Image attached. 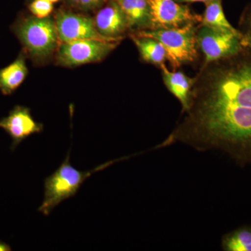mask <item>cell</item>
<instances>
[{
	"label": "cell",
	"instance_id": "cell-1",
	"mask_svg": "<svg viewBox=\"0 0 251 251\" xmlns=\"http://www.w3.org/2000/svg\"><path fill=\"white\" fill-rule=\"evenodd\" d=\"M174 138L251 163V46L201 67Z\"/></svg>",
	"mask_w": 251,
	"mask_h": 251
},
{
	"label": "cell",
	"instance_id": "cell-12",
	"mask_svg": "<svg viewBox=\"0 0 251 251\" xmlns=\"http://www.w3.org/2000/svg\"><path fill=\"white\" fill-rule=\"evenodd\" d=\"M28 74L25 58L22 53L7 67L0 69V91L11 95L22 85Z\"/></svg>",
	"mask_w": 251,
	"mask_h": 251
},
{
	"label": "cell",
	"instance_id": "cell-9",
	"mask_svg": "<svg viewBox=\"0 0 251 251\" xmlns=\"http://www.w3.org/2000/svg\"><path fill=\"white\" fill-rule=\"evenodd\" d=\"M0 128L11 137V150L30 137L40 133L44 130L43 124L36 122L31 115L30 109L22 105H16L9 115L0 120Z\"/></svg>",
	"mask_w": 251,
	"mask_h": 251
},
{
	"label": "cell",
	"instance_id": "cell-20",
	"mask_svg": "<svg viewBox=\"0 0 251 251\" xmlns=\"http://www.w3.org/2000/svg\"><path fill=\"white\" fill-rule=\"evenodd\" d=\"M178 3H195V2H202L206 4L211 0H175Z\"/></svg>",
	"mask_w": 251,
	"mask_h": 251
},
{
	"label": "cell",
	"instance_id": "cell-7",
	"mask_svg": "<svg viewBox=\"0 0 251 251\" xmlns=\"http://www.w3.org/2000/svg\"><path fill=\"white\" fill-rule=\"evenodd\" d=\"M151 17V29H165L198 24L202 16L194 14L188 6L175 0H148Z\"/></svg>",
	"mask_w": 251,
	"mask_h": 251
},
{
	"label": "cell",
	"instance_id": "cell-14",
	"mask_svg": "<svg viewBox=\"0 0 251 251\" xmlns=\"http://www.w3.org/2000/svg\"><path fill=\"white\" fill-rule=\"evenodd\" d=\"M130 38L139 51L140 57L145 62L161 67L166 60L165 48L156 39L148 36L130 34Z\"/></svg>",
	"mask_w": 251,
	"mask_h": 251
},
{
	"label": "cell",
	"instance_id": "cell-17",
	"mask_svg": "<svg viewBox=\"0 0 251 251\" xmlns=\"http://www.w3.org/2000/svg\"><path fill=\"white\" fill-rule=\"evenodd\" d=\"M29 9L36 18H47L53 11V4L49 0H34L29 4Z\"/></svg>",
	"mask_w": 251,
	"mask_h": 251
},
{
	"label": "cell",
	"instance_id": "cell-11",
	"mask_svg": "<svg viewBox=\"0 0 251 251\" xmlns=\"http://www.w3.org/2000/svg\"><path fill=\"white\" fill-rule=\"evenodd\" d=\"M160 69L167 89L179 100L182 106V112L186 111L189 106L194 79L181 72H171L165 64Z\"/></svg>",
	"mask_w": 251,
	"mask_h": 251
},
{
	"label": "cell",
	"instance_id": "cell-16",
	"mask_svg": "<svg viewBox=\"0 0 251 251\" xmlns=\"http://www.w3.org/2000/svg\"><path fill=\"white\" fill-rule=\"evenodd\" d=\"M223 248L227 251H251V227H241L227 234Z\"/></svg>",
	"mask_w": 251,
	"mask_h": 251
},
{
	"label": "cell",
	"instance_id": "cell-23",
	"mask_svg": "<svg viewBox=\"0 0 251 251\" xmlns=\"http://www.w3.org/2000/svg\"><path fill=\"white\" fill-rule=\"evenodd\" d=\"M50 1H51V2L52 3H54V2H57V1H59V0H49Z\"/></svg>",
	"mask_w": 251,
	"mask_h": 251
},
{
	"label": "cell",
	"instance_id": "cell-21",
	"mask_svg": "<svg viewBox=\"0 0 251 251\" xmlns=\"http://www.w3.org/2000/svg\"><path fill=\"white\" fill-rule=\"evenodd\" d=\"M11 251V248L6 243L0 240V251Z\"/></svg>",
	"mask_w": 251,
	"mask_h": 251
},
{
	"label": "cell",
	"instance_id": "cell-8",
	"mask_svg": "<svg viewBox=\"0 0 251 251\" xmlns=\"http://www.w3.org/2000/svg\"><path fill=\"white\" fill-rule=\"evenodd\" d=\"M56 27L59 44L85 39L112 41L97 31L93 18L82 14L61 11L56 15Z\"/></svg>",
	"mask_w": 251,
	"mask_h": 251
},
{
	"label": "cell",
	"instance_id": "cell-6",
	"mask_svg": "<svg viewBox=\"0 0 251 251\" xmlns=\"http://www.w3.org/2000/svg\"><path fill=\"white\" fill-rule=\"evenodd\" d=\"M196 36L198 48L204 55L202 66L227 58L245 48L243 36L230 31L199 25Z\"/></svg>",
	"mask_w": 251,
	"mask_h": 251
},
{
	"label": "cell",
	"instance_id": "cell-2",
	"mask_svg": "<svg viewBox=\"0 0 251 251\" xmlns=\"http://www.w3.org/2000/svg\"><path fill=\"white\" fill-rule=\"evenodd\" d=\"M115 161H117L104 163L92 171H80L71 164L69 151L60 166L45 179L44 201L38 211L44 215L49 216L63 201L75 196L85 180L91 175L103 170Z\"/></svg>",
	"mask_w": 251,
	"mask_h": 251
},
{
	"label": "cell",
	"instance_id": "cell-4",
	"mask_svg": "<svg viewBox=\"0 0 251 251\" xmlns=\"http://www.w3.org/2000/svg\"><path fill=\"white\" fill-rule=\"evenodd\" d=\"M197 24L165 29H148L137 31L138 35L148 36L161 42L166 52V59L174 70L198 57Z\"/></svg>",
	"mask_w": 251,
	"mask_h": 251
},
{
	"label": "cell",
	"instance_id": "cell-15",
	"mask_svg": "<svg viewBox=\"0 0 251 251\" xmlns=\"http://www.w3.org/2000/svg\"><path fill=\"white\" fill-rule=\"evenodd\" d=\"M205 5V10L202 16V21L200 25L206 26L219 30L230 31L243 36L239 29L234 28L227 21L223 9L222 0H211Z\"/></svg>",
	"mask_w": 251,
	"mask_h": 251
},
{
	"label": "cell",
	"instance_id": "cell-13",
	"mask_svg": "<svg viewBox=\"0 0 251 251\" xmlns=\"http://www.w3.org/2000/svg\"><path fill=\"white\" fill-rule=\"evenodd\" d=\"M125 13L130 29L137 31L151 29L148 0H116Z\"/></svg>",
	"mask_w": 251,
	"mask_h": 251
},
{
	"label": "cell",
	"instance_id": "cell-5",
	"mask_svg": "<svg viewBox=\"0 0 251 251\" xmlns=\"http://www.w3.org/2000/svg\"><path fill=\"white\" fill-rule=\"evenodd\" d=\"M120 41L85 39L60 43L56 52V62L64 67H76L101 62Z\"/></svg>",
	"mask_w": 251,
	"mask_h": 251
},
{
	"label": "cell",
	"instance_id": "cell-10",
	"mask_svg": "<svg viewBox=\"0 0 251 251\" xmlns=\"http://www.w3.org/2000/svg\"><path fill=\"white\" fill-rule=\"evenodd\" d=\"M94 20L97 31L111 40L122 41L126 31L130 29L126 16L116 0H110Z\"/></svg>",
	"mask_w": 251,
	"mask_h": 251
},
{
	"label": "cell",
	"instance_id": "cell-18",
	"mask_svg": "<svg viewBox=\"0 0 251 251\" xmlns=\"http://www.w3.org/2000/svg\"><path fill=\"white\" fill-rule=\"evenodd\" d=\"M239 31L244 36L245 47L251 46V5L244 11L241 18Z\"/></svg>",
	"mask_w": 251,
	"mask_h": 251
},
{
	"label": "cell",
	"instance_id": "cell-22",
	"mask_svg": "<svg viewBox=\"0 0 251 251\" xmlns=\"http://www.w3.org/2000/svg\"><path fill=\"white\" fill-rule=\"evenodd\" d=\"M68 2L74 5H79L80 0H67Z\"/></svg>",
	"mask_w": 251,
	"mask_h": 251
},
{
	"label": "cell",
	"instance_id": "cell-3",
	"mask_svg": "<svg viewBox=\"0 0 251 251\" xmlns=\"http://www.w3.org/2000/svg\"><path fill=\"white\" fill-rule=\"evenodd\" d=\"M16 34L26 52L38 63L49 60L59 47L55 22L50 17L25 18L16 26Z\"/></svg>",
	"mask_w": 251,
	"mask_h": 251
},
{
	"label": "cell",
	"instance_id": "cell-19",
	"mask_svg": "<svg viewBox=\"0 0 251 251\" xmlns=\"http://www.w3.org/2000/svg\"><path fill=\"white\" fill-rule=\"evenodd\" d=\"M107 1L108 0H80L78 6L84 11H89L97 9Z\"/></svg>",
	"mask_w": 251,
	"mask_h": 251
}]
</instances>
